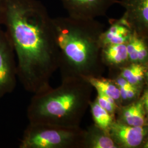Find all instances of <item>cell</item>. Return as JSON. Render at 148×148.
Listing matches in <instances>:
<instances>
[{
  "label": "cell",
  "instance_id": "obj_1",
  "mask_svg": "<svg viewBox=\"0 0 148 148\" xmlns=\"http://www.w3.org/2000/svg\"><path fill=\"white\" fill-rule=\"evenodd\" d=\"M2 25L16 54L18 79L33 94L52 87L59 51L46 7L37 0H4Z\"/></svg>",
  "mask_w": 148,
  "mask_h": 148
},
{
  "label": "cell",
  "instance_id": "obj_2",
  "mask_svg": "<svg viewBox=\"0 0 148 148\" xmlns=\"http://www.w3.org/2000/svg\"><path fill=\"white\" fill-rule=\"evenodd\" d=\"M52 24L62 79L103 76L106 66L101 58V36L104 24L95 19L69 16L52 18Z\"/></svg>",
  "mask_w": 148,
  "mask_h": 148
},
{
  "label": "cell",
  "instance_id": "obj_3",
  "mask_svg": "<svg viewBox=\"0 0 148 148\" xmlns=\"http://www.w3.org/2000/svg\"><path fill=\"white\" fill-rule=\"evenodd\" d=\"M93 87L82 77L62 79L57 88L34 94L27 109L29 122L80 127Z\"/></svg>",
  "mask_w": 148,
  "mask_h": 148
},
{
  "label": "cell",
  "instance_id": "obj_4",
  "mask_svg": "<svg viewBox=\"0 0 148 148\" xmlns=\"http://www.w3.org/2000/svg\"><path fill=\"white\" fill-rule=\"evenodd\" d=\"M84 130L41 123L29 122L20 148H82Z\"/></svg>",
  "mask_w": 148,
  "mask_h": 148
},
{
  "label": "cell",
  "instance_id": "obj_5",
  "mask_svg": "<svg viewBox=\"0 0 148 148\" xmlns=\"http://www.w3.org/2000/svg\"><path fill=\"white\" fill-rule=\"evenodd\" d=\"M17 79L15 52L7 32L0 27V98L14 90Z\"/></svg>",
  "mask_w": 148,
  "mask_h": 148
},
{
  "label": "cell",
  "instance_id": "obj_6",
  "mask_svg": "<svg viewBox=\"0 0 148 148\" xmlns=\"http://www.w3.org/2000/svg\"><path fill=\"white\" fill-rule=\"evenodd\" d=\"M108 133L117 148H147L148 126H132L114 122Z\"/></svg>",
  "mask_w": 148,
  "mask_h": 148
},
{
  "label": "cell",
  "instance_id": "obj_7",
  "mask_svg": "<svg viewBox=\"0 0 148 148\" xmlns=\"http://www.w3.org/2000/svg\"><path fill=\"white\" fill-rule=\"evenodd\" d=\"M68 16L76 18L95 19L105 16L119 0H60Z\"/></svg>",
  "mask_w": 148,
  "mask_h": 148
},
{
  "label": "cell",
  "instance_id": "obj_8",
  "mask_svg": "<svg viewBox=\"0 0 148 148\" xmlns=\"http://www.w3.org/2000/svg\"><path fill=\"white\" fill-rule=\"evenodd\" d=\"M125 11L121 18L139 35L148 37V0H119Z\"/></svg>",
  "mask_w": 148,
  "mask_h": 148
},
{
  "label": "cell",
  "instance_id": "obj_9",
  "mask_svg": "<svg viewBox=\"0 0 148 148\" xmlns=\"http://www.w3.org/2000/svg\"><path fill=\"white\" fill-rule=\"evenodd\" d=\"M148 102V90L147 87L138 100L119 108L116 114V121L132 126H147Z\"/></svg>",
  "mask_w": 148,
  "mask_h": 148
},
{
  "label": "cell",
  "instance_id": "obj_10",
  "mask_svg": "<svg viewBox=\"0 0 148 148\" xmlns=\"http://www.w3.org/2000/svg\"><path fill=\"white\" fill-rule=\"evenodd\" d=\"M103 64L109 70V77L118 74L122 68L130 63L126 44L109 45L103 46L101 51Z\"/></svg>",
  "mask_w": 148,
  "mask_h": 148
},
{
  "label": "cell",
  "instance_id": "obj_11",
  "mask_svg": "<svg viewBox=\"0 0 148 148\" xmlns=\"http://www.w3.org/2000/svg\"><path fill=\"white\" fill-rule=\"evenodd\" d=\"M109 27L104 30L101 36V48L109 45L126 44L133 32L122 18L109 19Z\"/></svg>",
  "mask_w": 148,
  "mask_h": 148
},
{
  "label": "cell",
  "instance_id": "obj_12",
  "mask_svg": "<svg viewBox=\"0 0 148 148\" xmlns=\"http://www.w3.org/2000/svg\"><path fill=\"white\" fill-rule=\"evenodd\" d=\"M82 148H117L108 132L95 123L84 130Z\"/></svg>",
  "mask_w": 148,
  "mask_h": 148
},
{
  "label": "cell",
  "instance_id": "obj_13",
  "mask_svg": "<svg viewBox=\"0 0 148 148\" xmlns=\"http://www.w3.org/2000/svg\"><path fill=\"white\" fill-rule=\"evenodd\" d=\"M126 45L130 63L148 64V37L133 32Z\"/></svg>",
  "mask_w": 148,
  "mask_h": 148
},
{
  "label": "cell",
  "instance_id": "obj_14",
  "mask_svg": "<svg viewBox=\"0 0 148 148\" xmlns=\"http://www.w3.org/2000/svg\"><path fill=\"white\" fill-rule=\"evenodd\" d=\"M117 74L138 87L144 89L148 87V64L130 63Z\"/></svg>",
  "mask_w": 148,
  "mask_h": 148
},
{
  "label": "cell",
  "instance_id": "obj_15",
  "mask_svg": "<svg viewBox=\"0 0 148 148\" xmlns=\"http://www.w3.org/2000/svg\"><path fill=\"white\" fill-rule=\"evenodd\" d=\"M94 89L112 98L119 106H121L120 90L116 83L110 77H104L103 76L86 78Z\"/></svg>",
  "mask_w": 148,
  "mask_h": 148
},
{
  "label": "cell",
  "instance_id": "obj_16",
  "mask_svg": "<svg viewBox=\"0 0 148 148\" xmlns=\"http://www.w3.org/2000/svg\"><path fill=\"white\" fill-rule=\"evenodd\" d=\"M110 78L114 79L120 90L121 106L127 105L138 100L147 88L143 89L132 85L119 74Z\"/></svg>",
  "mask_w": 148,
  "mask_h": 148
},
{
  "label": "cell",
  "instance_id": "obj_17",
  "mask_svg": "<svg viewBox=\"0 0 148 148\" xmlns=\"http://www.w3.org/2000/svg\"><path fill=\"white\" fill-rule=\"evenodd\" d=\"M90 111L94 123L106 132H108L112 123L116 120L105 109L101 108L97 99L90 101Z\"/></svg>",
  "mask_w": 148,
  "mask_h": 148
},
{
  "label": "cell",
  "instance_id": "obj_18",
  "mask_svg": "<svg viewBox=\"0 0 148 148\" xmlns=\"http://www.w3.org/2000/svg\"><path fill=\"white\" fill-rule=\"evenodd\" d=\"M97 96L95 99L99 106L116 119V114L120 106L112 98L99 91H97Z\"/></svg>",
  "mask_w": 148,
  "mask_h": 148
},
{
  "label": "cell",
  "instance_id": "obj_19",
  "mask_svg": "<svg viewBox=\"0 0 148 148\" xmlns=\"http://www.w3.org/2000/svg\"><path fill=\"white\" fill-rule=\"evenodd\" d=\"M3 9H4V0H0V26L2 25V23H3Z\"/></svg>",
  "mask_w": 148,
  "mask_h": 148
}]
</instances>
